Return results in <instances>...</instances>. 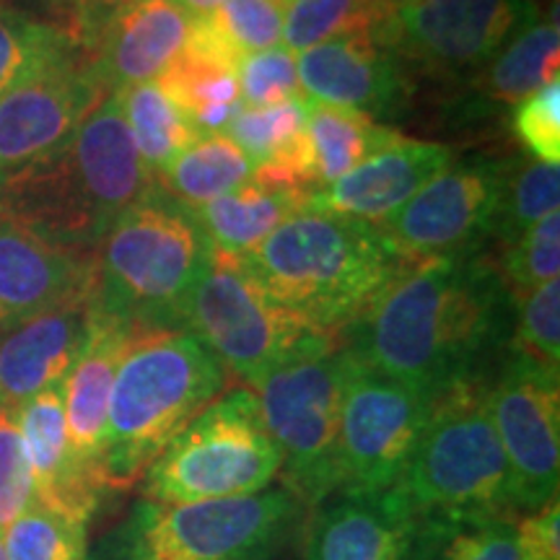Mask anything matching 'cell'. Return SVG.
Instances as JSON below:
<instances>
[{
	"label": "cell",
	"mask_w": 560,
	"mask_h": 560,
	"mask_svg": "<svg viewBox=\"0 0 560 560\" xmlns=\"http://www.w3.org/2000/svg\"><path fill=\"white\" fill-rule=\"evenodd\" d=\"M213 262L195 210L164 187L132 202L96 247V310L136 330H185V306Z\"/></svg>",
	"instance_id": "cell-4"
},
{
	"label": "cell",
	"mask_w": 560,
	"mask_h": 560,
	"mask_svg": "<svg viewBox=\"0 0 560 560\" xmlns=\"http://www.w3.org/2000/svg\"><path fill=\"white\" fill-rule=\"evenodd\" d=\"M94 291L0 330V408L16 412L39 392L60 387L86 342Z\"/></svg>",
	"instance_id": "cell-15"
},
{
	"label": "cell",
	"mask_w": 560,
	"mask_h": 560,
	"mask_svg": "<svg viewBox=\"0 0 560 560\" xmlns=\"http://www.w3.org/2000/svg\"><path fill=\"white\" fill-rule=\"evenodd\" d=\"M34 499V480L26 462L16 412L0 408V535Z\"/></svg>",
	"instance_id": "cell-41"
},
{
	"label": "cell",
	"mask_w": 560,
	"mask_h": 560,
	"mask_svg": "<svg viewBox=\"0 0 560 560\" xmlns=\"http://www.w3.org/2000/svg\"><path fill=\"white\" fill-rule=\"evenodd\" d=\"M280 454L249 387L210 402L140 478L143 501L195 503L260 493L278 480Z\"/></svg>",
	"instance_id": "cell-7"
},
{
	"label": "cell",
	"mask_w": 560,
	"mask_h": 560,
	"mask_svg": "<svg viewBox=\"0 0 560 560\" xmlns=\"http://www.w3.org/2000/svg\"><path fill=\"white\" fill-rule=\"evenodd\" d=\"M509 161L454 159L429 185L380 223L408 262L478 252L499 219Z\"/></svg>",
	"instance_id": "cell-10"
},
{
	"label": "cell",
	"mask_w": 560,
	"mask_h": 560,
	"mask_svg": "<svg viewBox=\"0 0 560 560\" xmlns=\"http://www.w3.org/2000/svg\"><path fill=\"white\" fill-rule=\"evenodd\" d=\"M431 402L353 359L342 392L338 493H384L408 465Z\"/></svg>",
	"instance_id": "cell-12"
},
{
	"label": "cell",
	"mask_w": 560,
	"mask_h": 560,
	"mask_svg": "<svg viewBox=\"0 0 560 560\" xmlns=\"http://www.w3.org/2000/svg\"><path fill=\"white\" fill-rule=\"evenodd\" d=\"M514 322L495 262L465 252L408 265L340 340L361 366L433 402L454 384L488 380V361L509 346Z\"/></svg>",
	"instance_id": "cell-1"
},
{
	"label": "cell",
	"mask_w": 560,
	"mask_h": 560,
	"mask_svg": "<svg viewBox=\"0 0 560 560\" xmlns=\"http://www.w3.org/2000/svg\"><path fill=\"white\" fill-rule=\"evenodd\" d=\"M68 151L79 166L83 185L104 226L115 223L122 210L149 195L156 177L145 170L125 125L117 94L104 96L68 140Z\"/></svg>",
	"instance_id": "cell-23"
},
{
	"label": "cell",
	"mask_w": 560,
	"mask_h": 560,
	"mask_svg": "<svg viewBox=\"0 0 560 560\" xmlns=\"http://www.w3.org/2000/svg\"><path fill=\"white\" fill-rule=\"evenodd\" d=\"M418 524L514 516L509 465L488 412V380L454 384L431 402L395 482Z\"/></svg>",
	"instance_id": "cell-5"
},
{
	"label": "cell",
	"mask_w": 560,
	"mask_h": 560,
	"mask_svg": "<svg viewBox=\"0 0 560 560\" xmlns=\"http://www.w3.org/2000/svg\"><path fill=\"white\" fill-rule=\"evenodd\" d=\"M511 130L529 156L560 164V79L516 104Z\"/></svg>",
	"instance_id": "cell-40"
},
{
	"label": "cell",
	"mask_w": 560,
	"mask_h": 560,
	"mask_svg": "<svg viewBox=\"0 0 560 560\" xmlns=\"http://www.w3.org/2000/svg\"><path fill=\"white\" fill-rule=\"evenodd\" d=\"M306 117H310V100H293L272 107H242L226 125L223 136L234 140L247 153L252 166H257L296 143L306 132Z\"/></svg>",
	"instance_id": "cell-36"
},
{
	"label": "cell",
	"mask_w": 560,
	"mask_h": 560,
	"mask_svg": "<svg viewBox=\"0 0 560 560\" xmlns=\"http://www.w3.org/2000/svg\"><path fill=\"white\" fill-rule=\"evenodd\" d=\"M115 94L138 156L153 177L202 138L198 125L159 89L156 81L125 86Z\"/></svg>",
	"instance_id": "cell-29"
},
{
	"label": "cell",
	"mask_w": 560,
	"mask_h": 560,
	"mask_svg": "<svg viewBox=\"0 0 560 560\" xmlns=\"http://www.w3.org/2000/svg\"><path fill=\"white\" fill-rule=\"evenodd\" d=\"M306 136L312 145L314 179L332 185L361 166L369 156L400 138V132L380 125L374 117L355 109H340L310 100Z\"/></svg>",
	"instance_id": "cell-27"
},
{
	"label": "cell",
	"mask_w": 560,
	"mask_h": 560,
	"mask_svg": "<svg viewBox=\"0 0 560 560\" xmlns=\"http://www.w3.org/2000/svg\"><path fill=\"white\" fill-rule=\"evenodd\" d=\"M532 21V0H420L392 11L371 34L402 68L446 75L482 68Z\"/></svg>",
	"instance_id": "cell-11"
},
{
	"label": "cell",
	"mask_w": 560,
	"mask_h": 560,
	"mask_svg": "<svg viewBox=\"0 0 560 560\" xmlns=\"http://www.w3.org/2000/svg\"><path fill=\"white\" fill-rule=\"evenodd\" d=\"M136 332V327L109 317L94 304L86 342H83L79 359L60 384L70 450L100 482L112 387H115L117 369H120L125 350H128Z\"/></svg>",
	"instance_id": "cell-21"
},
{
	"label": "cell",
	"mask_w": 560,
	"mask_h": 560,
	"mask_svg": "<svg viewBox=\"0 0 560 560\" xmlns=\"http://www.w3.org/2000/svg\"><path fill=\"white\" fill-rule=\"evenodd\" d=\"M3 550L9 560H89L86 524L34 501L3 532Z\"/></svg>",
	"instance_id": "cell-34"
},
{
	"label": "cell",
	"mask_w": 560,
	"mask_h": 560,
	"mask_svg": "<svg viewBox=\"0 0 560 560\" xmlns=\"http://www.w3.org/2000/svg\"><path fill=\"white\" fill-rule=\"evenodd\" d=\"M310 192L270 190L249 179V185L195 208V219L219 255L242 257L260 247L280 223L310 206Z\"/></svg>",
	"instance_id": "cell-25"
},
{
	"label": "cell",
	"mask_w": 560,
	"mask_h": 560,
	"mask_svg": "<svg viewBox=\"0 0 560 560\" xmlns=\"http://www.w3.org/2000/svg\"><path fill=\"white\" fill-rule=\"evenodd\" d=\"M236 260L301 325L338 338L412 265L374 223L312 206Z\"/></svg>",
	"instance_id": "cell-2"
},
{
	"label": "cell",
	"mask_w": 560,
	"mask_h": 560,
	"mask_svg": "<svg viewBox=\"0 0 560 560\" xmlns=\"http://www.w3.org/2000/svg\"><path fill=\"white\" fill-rule=\"evenodd\" d=\"M389 13L384 0H285V50L306 52L322 42L374 32Z\"/></svg>",
	"instance_id": "cell-31"
},
{
	"label": "cell",
	"mask_w": 560,
	"mask_h": 560,
	"mask_svg": "<svg viewBox=\"0 0 560 560\" xmlns=\"http://www.w3.org/2000/svg\"><path fill=\"white\" fill-rule=\"evenodd\" d=\"M177 3L187 13H190V16L198 19V16H210V13L219 9L223 0H177Z\"/></svg>",
	"instance_id": "cell-43"
},
{
	"label": "cell",
	"mask_w": 560,
	"mask_h": 560,
	"mask_svg": "<svg viewBox=\"0 0 560 560\" xmlns=\"http://www.w3.org/2000/svg\"><path fill=\"white\" fill-rule=\"evenodd\" d=\"M0 560H9V558H5V550H3V535H0Z\"/></svg>",
	"instance_id": "cell-45"
},
{
	"label": "cell",
	"mask_w": 560,
	"mask_h": 560,
	"mask_svg": "<svg viewBox=\"0 0 560 560\" xmlns=\"http://www.w3.org/2000/svg\"><path fill=\"white\" fill-rule=\"evenodd\" d=\"M185 330L198 335L231 380H240L244 387L304 348L314 335H325L301 325L260 289L236 257L215 249L185 306Z\"/></svg>",
	"instance_id": "cell-9"
},
{
	"label": "cell",
	"mask_w": 560,
	"mask_h": 560,
	"mask_svg": "<svg viewBox=\"0 0 560 560\" xmlns=\"http://www.w3.org/2000/svg\"><path fill=\"white\" fill-rule=\"evenodd\" d=\"M306 514V560H420L418 520L392 488L335 493Z\"/></svg>",
	"instance_id": "cell-17"
},
{
	"label": "cell",
	"mask_w": 560,
	"mask_h": 560,
	"mask_svg": "<svg viewBox=\"0 0 560 560\" xmlns=\"http://www.w3.org/2000/svg\"><path fill=\"white\" fill-rule=\"evenodd\" d=\"M560 34L558 19L532 21L514 34L486 66L478 68L480 96L499 104H520L558 79Z\"/></svg>",
	"instance_id": "cell-26"
},
{
	"label": "cell",
	"mask_w": 560,
	"mask_h": 560,
	"mask_svg": "<svg viewBox=\"0 0 560 560\" xmlns=\"http://www.w3.org/2000/svg\"><path fill=\"white\" fill-rule=\"evenodd\" d=\"M452 161L450 145L400 136L327 190H314L310 206L380 226Z\"/></svg>",
	"instance_id": "cell-19"
},
{
	"label": "cell",
	"mask_w": 560,
	"mask_h": 560,
	"mask_svg": "<svg viewBox=\"0 0 560 560\" xmlns=\"http://www.w3.org/2000/svg\"><path fill=\"white\" fill-rule=\"evenodd\" d=\"M285 0H223L210 13V24L236 58L270 50L283 37Z\"/></svg>",
	"instance_id": "cell-38"
},
{
	"label": "cell",
	"mask_w": 560,
	"mask_h": 560,
	"mask_svg": "<svg viewBox=\"0 0 560 560\" xmlns=\"http://www.w3.org/2000/svg\"><path fill=\"white\" fill-rule=\"evenodd\" d=\"M384 3L389 5L392 11H397V9H405V5H412V3H420V0H384Z\"/></svg>",
	"instance_id": "cell-44"
},
{
	"label": "cell",
	"mask_w": 560,
	"mask_h": 560,
	"mask_svg": "<svg viewBox=\"0 0 560 560\" xmlns=\"http://www.w3.org/2000/svg\"><path fill=\"white\" fill-rule=\"evenodd\" d=\"M16 423L32 470L34 499L66 520L89 524L104 488L70 450L60 387L39 392L21 405Z\"/></svg>",
	"instance_id": "cell-22"
},
{
	"label": "cell",
	"mask_w": 560,
	"mask_h": 560,
	"mask_svg": "<svg viewBox=\"0 0 560 560\" xmlns=\"http://www.w3.org/2000/svg\"><path fill=\"white\" fill-rule=\"evenodd\" d=\"M560 206V164L545 161H509L499 219L490 240L509 247L532 223L558 213Z\"/></svg>",
	"instance_id": "cell-32"
},
{
	"label": "cell",
	"mask_w": 560,
	"mask_h": 560,
	"mask_svg": "<svg viewBox=\"0 0 560 560\" xmlns=\"http://www.w3.org/2000/svg\"><path fill=\"white\" fill-rule=\"evenodd\" d=\"M252 161L223 132H208L159 174V185L187 208H202L221 195L247 185Z\"/></svg>",
	"instance_id": "cell-28"
},
{
	"label": "cell",
	"mask_w": 560,
	"mask_h": 560,
	"mask_svg": "<svg viewBox=\"0 0 560 560\" xmlns=\"http://www.w3.org/2000/svg\"><path fill=\"white\" fill-rule=\"evenodd\" d=\"M109 94L115 91L81 47L5 89L0 94V177L62 149Z\"/></svg>",
	"instance_id": "cell-14"
},
{
	"label": "cell",
	"mask_w": 560,
	"mask_h": 560,
	"mask_svg": "<svg viewBox=\"0 0 560 560\" xmlns=\"http://www.w3.org/2000/svg\"><path fill=\"white\" fill-rule=\"evenodd\" d=\"M236 79H240L244 107H272V104L304 100L296 55L285 47H270L242 58L236 66Z\"/></svg>",
	"instance_id": "cell-39"
},
{
	"label": "cell",
	"mask_w": 560,
	"mask_h": 560,
	"mask_svg": "<svg viewBox=\"0 0 560 560\" xmlns=\"http://www.w3.org/2000/svg\"><path fill=\"white\" fill-rule=\"evenodd\" d=\"M306 509L283 486L195 503L140 501L125 529L128 560H270Z\"/></svg>",
	"instance_id": "cell-8"
},
{
	"label": "cell",
	"mask_w": 560,
	"mask_h": 560,
	"mask_svg": "<svg viewBox=\"0 0 560 560\" xmlns=\"http://www.w3.org/2000/svg\"><path fill=\"white\" fill-rule=\"evenodd\" d=\"M213 350L190 330H138L112 387L102 482L130 490L210 402L231 389Z\"/></svg>",
	"instance_id": "cell-3"
},
{
	"label": "cell",
	"mask_w": 560,
	"mask_h": 560,
	"mask_svg": "<svg viewBox=\"0 0 560 560\" xmlns=\"http://www.w3.org/2000/svg\"><path fill=\"white\" fill-rule=\"evenodd\" d=\"M420 560H529L514 516L418 524Z\"/></svg>",
	"instance_id": "cell-30"
},
{
	"label": "cell",
	"mask_w": 560,
	"mask_h": 560,
	"mask_svg": "<svg viewBox=\"0 0 560 560\" xmlns=\"http://www.w3.org/2000/svg\"><path fill=\"white\" fill-rule=\"evenodd\" d=\"M503 283L520 306L532 291L558 280L560 272V215L550 213L532 223L520 240L503 247L501 262H495Z\"/></svg>",
	"instance_id": "cell-35"
},
{
	"label": "cell",
	"mask_w": 560,
	"mask_h": 560,
	"mask_svg": "<svg viewBox=\"0 0 560 560\" xmlns=\"http://www.w3.org/2000/svg\"><path fill=\"white\" fill-rule=\"evenodd\" d=\"M79 47L66 24H45L0 3V94L30 75L32 70Z\"/></svg>",
	"instance_id": "cell-33"
},
{
	"label": "cell",
	"mask_w": 560,
	"mask_h": 560,
	"mask_svg": "<svg viewBox=\"0 0 560 560\" xmlns=\"http://www.w3.org/2000/svg\"><path fill=\"white\" fill-rule=\"evenodd\" d=\"M70 3V19L66 30L73 34L75 42L86 52L89 42L94 39V34L102 30V24L109 16H115L117 11L136 5L138 0H68Z\"/></svg>",
	"instance_id": "cell-42"
},
{
	"label": "cell",
	"mask_w": 560,
	"mask_h": 560,
	"mask_svg": "<svg viewBox=\"0 0 560 560\" xmlns=\"http://www.w3.org/2000/svg\"><path fill=\"white\" fill-rule=\"evenodd\" d=\"M296 70L301 89L312 102L369 117L397 115L410 96L400 60L371 32L322 42L301 52Z\"/></svg>",
	"instance_id": "cell-16"
},
{
	"label": "cell",
	"mask_w": 560,
	"mask_h": 560,
	"mask_svg": "<svg viewBox=\"0 0 560 560\" xmlns=\"http://www.w3.org/2000/svg\"><path fill=\"white\" fill-rule=\"evenodd\" d=\"M350 363L338 335H314L249 384L280 454V486L306 511L340 488L338 431Z\"/></svg>",
	"instance_id": "cell-6"
},
{
	"label": "cell",
	"mask_w": 560,
	"mask_h": 560,
	"mask_svg": "<svg viewBox=\"0 0 560 560\" xmlns=\"http://www.w3.org/2000/svg\"><path fill=\"white\" fill-rule=\"evenodd\" d=\"M94 285L96 255L60 247L0 215V330Z\"/></svg>",
	"instance_id": "cell-18"
},
{
	"label": "cell",
	"mask_w": 560,
	"mask_h": 560,
	"mask_svg": "<svg viewBox=\"0 0 560 560\" xmlns=\"http://www.w3.org/2000/svg\"><path fill=\"white\" fill-rule=\"evenodd\" d=\"M488 412L509 465L511 503L516 516L532 514L558 499V376L522 355L509 353L499 374L488 380Z\"/></svg>",
	"instance_id": "cell-13"
},
{
	"label": "cell",
	"mask_w": 560,
	"mask_h": 560,
	"mask_svg": "<svg viewBox=\"0 0 560 560\" xmlns=\"http://www.w3.org/2000/svg\"><path fill=\"white\" fill-rule=\"evenodd\" d=\"M236 66L240 58L221 39L210 19L198 16L185 47L156 83L200 132H221L244 107Z\"/></svg>",
	"instance_id": "cell-24"
},
{
	"label": "cell",
	"mask_w": 560,
	"mask_h": 560,
	"mask_svg": "<svg viewBox=\"0 0 560 560\" xmlns=\"http://www.w3.org/2000/svg\"><path fill=\"white\" fill-rule=\"evenodd\" d=\"M192 21L177 0H138L104 21L86 55L109 91L149 83L177 58Z\"/></svg>",
	"instance_id": "cell-20"
},
{
	"label": "cell",
	"mask_w": 560,
	"mask_h": 560,
	"mask_svg": "<svg viewBox=\"0 0 560 560\" xmlns=\"http://www.w3.org/2000/svg\"><path fill=\"white\" fill-rule=\"evenodd\" d=\"M509 353L522 355L560 376V283L540 285L516 306L514 332H511Z\"/></svg>",
	"instance_id": "cell-37"
}]
</instances>
